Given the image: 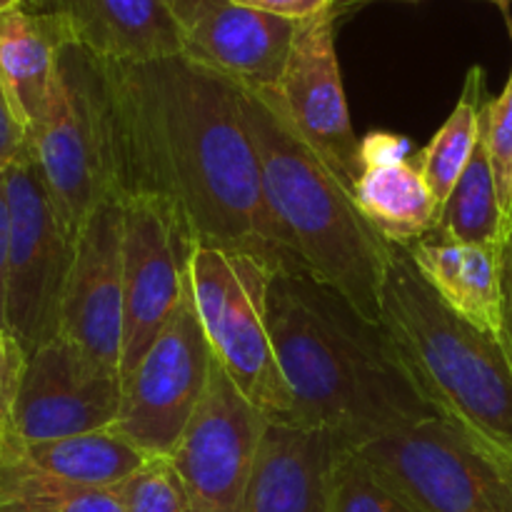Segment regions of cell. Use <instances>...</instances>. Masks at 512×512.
Segmentation results:
<instances>
[{
	"mask_svg": "<svg viewBox=\"0 0 512 512\" xmlns=\"http://www.w3.org/2000/svg\"><path fill=\"white\" fill-rule=\"evenodd\" d=\"M233 3L243 5V8H250V10H260V13L275 15V18L303 23V20L315 18V15L333 8L338 0H233Z\"/></svg>",
	"mask_w": 512,
	"mask_h": 512,
	"instance_id": "29",
	"label": "cell"
},
{
	"mask_svg": "<svg viewBox=\"0 0 512 512\" xmlns=\"http://www.w3.org/2000/svg\"><path fill=\"white\" fill-rule=\"evenodd\" d=\"M0 512H123L113 490L80 488L23 465H0Z\"/></svg>",
	"mask_w": 512,
	"mask_h": 512,
	"instance_id": "24",
	"label": "cell"
},
{
	"mask_svg": "<svg viewBox=\"0 0 512 512\" xmlns=\"http://www.w3.org/2000/svg\"><path fill=\"white\" fill-rule=\"evenodd\" d=\"M268 325L293 398L288 423L328 430L345 448L360 450L440 418L385 325L363 318L315 275H273Z\"/></svg>",
	"mask_w": 512,
	"mask_h": 512,
	"instance_id": "2",
	"label": "cell"
},
{
	"mask_svg": "<svg viewBox=\"0 0 512 512\" xmlns=\"http://www.w3.org/2000/svg\"><path fill=\"white\" fill-rule=\"evenodd\" d=\"M183 33V55L248 90H275L298 23L233 0H165Z\"/></svg>",
	"mask_w": 512,
	"mask_h": 512,
	"instance_id": "15",
	"label": "cell"
},
{
	"mask_svg": "<svg viewBox=\"0 0 512 512\" xmlns=\"http://www.w3.org/2000/svg\"><path fill=\"white\" fill-rule=\"evenodd\" d=\"M485 135H488V153L500 205L508 215L512 205V70L503 93L490 100L485 108Z\"/></svg>",
	"mask_w": 512,
	"mask_h": 512,
	"instance_id": "27",
	"label": "cell"
},
{
	"mask_svg": "<svg viewBox=\"0 0 512 512\" xmlns=\"http://www.w3.org/2000/svg\"><path fill=\"white\" fill-rule=\"evenodd\" d=\"M20 448V440L15 435V425H13V405L5 403L0 398V465L5 460L13 458Z\"/></svg>",
	"mask_w": 512,
	"mask_h": 512,
	"instance_id": "33",
	"label": "cell"
},
{
	"mask_svg": "<svg viewBox=\"0 0 512 512\" xmlns=\"http://www.w3.org/2000/svg\"><path fill=\"white\" fill-rule=\"evenodd\" d=\"M338 3L298 23L278 88L268 90L298 133L353 190L360 178V140L350 123L348 100L335 50Z\"/></svg>",
	"mask_w": 512,
	"mask_h": 512,
	"instance_id": "13",
	"label": "cell"
},
{
	"mask_svg": "<svg viewBox=\"0 0 512 512\" xmlns=\"http://www.w3.org/2000/svg\"><path fill=\"white\" fill-rule=\"evenodd\" d=\"M100 73L120 198L158 195L195 245L248 255L273 275L310 273L265 198L238 83L185 55L100 60Z\"/></svg>",
	"mask_w": 512,
	"mask_h": 512,
	"instance_id": "1",
	"label": "cell"
},
{
	"mask_svg": "<svg viewBox=\"0 0 512 512\" xmlns=\"http://www.w3.org/2000/svg\"><path fill=\"white\" fill-rule=\"evenodd\" d=\"M418 512H512V460L430 418L358 450Z\"/></svg>",
	"mask_w": 512,
	"mask_h": 512,
	"instance_id": "7",
	"label": "cell"
},
{
	"mask_svg": "<svg viewBox=\"0 0 512 512\" xmlns=\"http://www.w3.org/2000/svg\"><path fill=\"white\" fill-rule=\"evenodd\" d=\"M28 145L75 240L93 210L115 193L100 60L80 45L60 50L48 103L30 130Z\"/></svg>",
	"mask_w": 512,
	"mask_h": 512,
	"instance_id": "5",
	"label": "cell"
},
{
	"mask_svg": "<svg viewBox=\"0 0 512 512\" xmlns=\"http://www.w3.org/2000/svg\"><path fill=\"white\" fill-rule=\"evenodd\" d=\"M500 3H505V0H500Z\"/></svg>",
	"mask_w": 512,
	"mask_h": 512,
	"instance_id": "36",
	"label": "cell"
},
{
	"mask_svg": "<svg viewBox=\"0 0 512 512\" xmlns=\"http://www.w3.org/2000/svg\"><path fill=\"white\" fill-rule=\"evenodd\" d=\"M123 400L120 370L58 335L25 358L13 425L20 445L95 433L115 423Z\"/></svg>",
	"mask_w": 512,
	"mask_h": 512,
	"instance_id": "12",
	"label": "cell"
},
{
	"mask_svg": "<svg viewBox=\"0 0 512 512\" xmlns=\"http://www.w3.org/2000/svg\"><path fill=\"white\" fill-rule=\"evenodd\" d=\"M123 200L108 195L75 238L60 335L100 363L123 360Z\"/></svg>",
	"mask_w": 512,
	"mask_h": 512,
	"instance_id": "14",
	"label": "cell"
},
{
	"mask_svg": "<svg viewBox=\"0 0 512 512\" xmlns=\"http://www.w3.org/2000/svg\"><path fill=\"white\" fill-rule=\"evenodd\" d=\"M210 368L213 350L188 280L173 318L123 378L120 413L110 430L148 458H170L208 390Z\"/></svg>",
	"mask_w": 512,
	"mask_h": 512,
	"instance_id": "9",
	"label": "cell"
},
{
	"mask_svg": "<svg viewBox=\"0 0 512 512\" xmlns=\"http://www.w3.org/2000/svg\"><path fill=\"white\" fill-rule=\"evenodd\" d=\"M10 460L33 473L80 485V488L113 490L135 470L143 468L150 458L128 440L120 438L115 430L105 428L95 433L48 440V443L20 445L18 453Z\"/></svg>",
	"mask_w": 512,
	"mask_h": 512,
	"instance_id": "21",
	"label": "cell"
},
{
	"mask_svg": "<svg viewBox=\"0 0 512 512\" xmlns=\"http://www.w3.org/2000/svg\"><path fill=\"white\" fill-rule=\"evenodd\" d=\"M240 105L258 150L265 198L305 268L363 318L380 323L395 245L368 223L353 190L298 133L268 90L240 85Z\"/></svg>",
	"mask_w": 512,
	"mask_h": 512,
	"instance_id": "3",
	"label": "cell"
},
{
	"mask_svg": "<svg viewBox=\"0 0 512 512\" xmlns=\"http://www.w3.org/2000/svg\"><path fill=\"white\" fill-rule=\"evenodd\" d=\"M503 245H470L440 233L425 235L410 248V255L425 283L450 310L483 333H503Z\"/></svg>",
	"mask_w": 512,
	"mask_h": 512,
	"instance_id": "19",
	"label": "cell"
},
{
	"mask_svg": "<svg viewBox=\"0 0 512 512\" xmlns=\"http://www.w3.org/2000/svg\"><path fill=\"white\" fill-rule=\"evenodd\" d=\"M435 233L470 245H503L508 238V215L500 205L493 163L485 135V113L478 143L455 188L440 205Z\"/></svg>",
	"mask_w": 512,
	"mask_h": 512,
	"instance_id": "22",
	"label": "cell"
},
{
	"mask_svg": "<svg viewBox=\"0 0 512 512\" xmlns=\"http://www.w3.org/2000/svg\"><path fill=\"white\" fill-rule=\"evenodd\" d=\"M123 200V360L133 373L183 300L195 240L170 200L128 195Z\"/></svg>",
	"mask_w": 512,
	"mask_h": 512,
	"instance_id": "10",
	"label": "cell"
},
{
	"mask_svg": "<svg viewBox=\"0 0 512 512\" xmlns=\"http://www.w3.org/2000/svg\"><path fill=\"white\" fill-rule=\"evenodd\" d=\"M508 235H512V205H510V213H508Z\"/></svg>",
	"mask_w": 512,
	"mask_h": 512,
	"instance_id": "35",
	"label": "cell"
},
{
	"mask_svg": "<svg viewBox=\"0 0 512 512\" xmlns=\"http://www.w3.org/2000/svg\"><path fill=\"white\" fill-rule=\"evenodd\" d=\"M70 43L63 15L28 8L0 13V83L28 135L48 103L60 50Z\"/></svg>",
	"mask_w": 512,
	"mask_h": 512,
	"instance_id": "20",
	"label": "cell"
},
{
	"mask_svg": "<svg viewBox=\"0 0 512 512\" xmlns=\"http://www.w3.org/2000/svg\"><path fill=\"white\" fill-rule=\"evenodd\" d=\"M50 0H0V13L10 8H28V10H48Z\"/></svg>",
	"mask_w": 512,
	"mask_h": 512,
	"instance_id": "34",
	"label": "cell"
},
{
	"mask_svg": "<svg viewBox=\"0 0 512 512\" xmlns=\"http://www.w3.org/2000/svg\"><path fill=\"white\" fill-rule=\"evenodd\" d=\"M75 45L108 63H150L183 55L178 20L165 0H50Z\"/></svg>",
	"mask_w": 512,
	"mask_h": 512,
	"instance_id": "18",
	"label": "cell"
},
{
	"mask_svg": "<svg viewBox=\"0 0 512 512\" xmlns=\"http://www.w3.org/2000/svg\"><path fill=\"white\" fill-rule=\"evenodd\" d=\"M8 270H10V205L0 175V328L8 330L5 305H8Z\"/></svg>",
	"mask_w": 512,
	"mask_h": 512,
	"instance_id": "31",
	"label": "cell"
},
{
	"mask_svg": "<svg viewBox=\"0 0 512 512\" xmlns=\"http://www.w3.org/2000/svg\"><path fill=\"white\" fill-rule=\"evenodd\" d=\"M113 493L123 512H193L183 480L168 458H150Z\"/></svg>",
	"mask_w": 512,
	"mask_h": 512,
	"instance_id": "26",
	"label": "cell"
},
{
	"mask_svg": "<svg viewBox=\"0 0 512 512\" xmlns=\"http://www.w3.org/2000/svg\"><path fill=\"white\" fill-rule=\"evenodd\" d=\"M25 368V353L20 345L15 343L13 335L5 328H0V398L5 403L15 405V395H18L20 375Z\"/></svg>",
	"mask_w": 512,
	"mask_h": 512,
	"instance_id": "30",
	"label": "cell"
},
{
	"mask_svg": "<svg viewBox=\"0 0 512 512\" xmlns=\"http://www.w3.org/2000/svg\"><path fill=\"white\" fill-rule=\"evenodd\" d=\"M268 423L213 355L208 390L168 458L193 512H240Z\"/></svg>",
	"mask_w": 512,
	"mask_h": 512,
	"instance_id": "11",
	"label": "cell"
},
{
	"mask_svg": "<svg viewBox=\"0 0 512 512\" xmlns=\"http://www.w3.org/2000/svg\"><path fill=\"white\" fill-rule=\"evenodd\" d=\"M330 512H418L395 488H390L368 460L353 448H343L330 475Z\"/></svg>",
	"mask_w": 512,
	"mask_h": 512,
	"instance_id": "25",
	"label": "cell"
},
{
	"mask_svg": "<svg viewBox=\"0 0 512 512\" xmlns=\"http://www.w3.org/2000/svg\"><path fill=\"white\" fill-rule=\"evenodd\" d=\"M353 195L368 223L398 248L415 245L438 223V200L418 163L408 158V143L395 133L378 130L360 140V178Z\"/></svg>",
	"mask_w": 512,
	"mask_h": 512,
	"instance_id": "17",
	"label": "cell"
},
{
	"mask_svg": "<svg viewBox=\"0 0 512 512\" xmlns=\"http://www.w3.org/2000/svg\"><path fill=\"white\" fill-rule=\"evenodd\" d=\"M488 103L490 100L488 93H485L483 68L475 65L468 73V78H465V88L458 105L448 115L443 128L425 145L418 160L420 173H423L425 183H428L430 193L435 195L438 205L445 203L450 190L455 188L458 178L463 175L470 155H473Z\"/></svg>",
	"mask_w": 512,
	"mask_h": 512,
	"instance_id": "23",
	"label": "cell"
},
{
	"mask_svg": "<svg viewBox=\"0 0 512 512\" xmlns=\"http://www.w3.org/2000/svg\"><path fill=\"white\" fill-rule=\"evenodd\" d=\"M380 323L435 413L512 460V365L503 343L450 310L398 245Z\"/></svg>",
	"mask_w": 512,
	"mask_h": 512,
	"instance_id": "4",
	"label": "cell"
},
{
	"mask_svg": "<svg viewBox=\"0 0 512 512\" xmlns=\"http://www.w3.org/2000/svg\"><path fill=\"white\" fill-rule=\"evenodd\" d=\"M500 270H503V333H500V343H503L512 365V235L505 238L503 248H500Z\"/></svg>",
	"mask_w": 512,
	"mask_h": 512,
	"instance_id": "32",
	"label": "cell"
},
{
	"mask_svg": "<svg viewBox=\"0 0 512 512\" xmlns=\"http://www.w3.org/2000/svg\"><path fill=\"white\" fill-rule=\"evenodd\" d=\"M3 183L10 205L5 318L8 333L28 358L60 335V310L73 265L75 240L55 210L30 145L5 170Z\"/></svg>",
	"mask_w": 512,
	"mask_h": 512,
	"instance_id": "8",
	"label": "cell"
},
{
	"mask_svg": "<svg viewBox=\"0 0 512 512\" xmlns=\"http://www.w3.org/2000/svg\"><path fill=\"white\" fill-rule=\"evenodd\" d=\"M195 305L210 350L235 388L270 420L293 408L268 325L273 273L248 255L198 245L190 263Z\"/></svg>",
	"mask_w": 512,
	"mask_h": 512,
	"instance_id": "6",
	"label": "cell"
},
{
	"mask_svg": "<svg viewBox=\"0 0 512 512\" xmlns=\"http://www.w3.org/2000/svg\"><path fill=\"white\" fill-rule=\"evenodd\" d=\"M343 448L328 430L270 420L240 512H330V475Z\"/></svg>",
	"mask_w": 512,
	"mask_h": 512,
	"instance_id": "16",
	"label": "cell"
},
{
	"mask_svg": "<svg viewBox=\"0 0 512 512\" xmlns=\"http://www.w3.org/2000/svg\"><path fill=\"white\" fill-rule=\"evenodd\" d=\"M28 150V133L20 125L13 105H10L8 93L0 83V175Z\"/></svg>",
	"mask_w": 512,
	"mask_h": 512,
	"instance_id": "28",
	"label": "cell"
}]
</instances>
